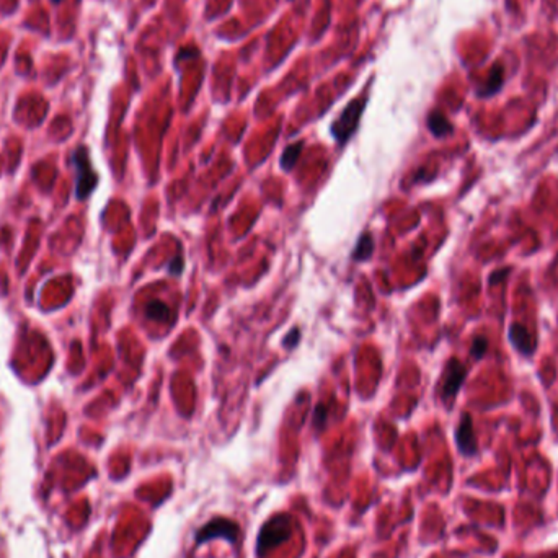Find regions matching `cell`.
Segmentation results:
<instances>
[{
	"mask_svg": "<svg viewBox=\"0 0 558 558\" xmlns=\"http://www.w3.org/2000/svg\"><path fill=\"white\" fill-rule=\"evenodd\" d=\"M74 163H76V168H77L76 194L79 199H86L88 194L93 191V188L98 182V177H97V173L93 172L90 158H88L86 147H79L77 151L74 152Z\"/></svg>",
	"mask_w": 558,
	"mask_h": 558,
	"instance_id": "cell-4",
	"label": "cell"
},
{
	"mask_svg": "<svg viewBox=\"0 0 558 558\" xmlns=\"http://www.w3.org/2000/svg\"><path fill=\"white\" fill-rule=\"evenodd\" d=\"M510 341L515 345V348L517 351H521L522 355L529 356L534 353V345H532L531 341V336H529V332L526 330L524 327L521 325H511L510 328Z\"/></svg>",
	"mask_w": 558,
	"mask_h": 558,
	"instance_id": "cell-7",
	"label": "cell"
},
{
	"mask_svg": "<svg viewBox=\"0 0 558 558\" xmlns=\"http://www.w3.org/2000/svg\"><path fill=\"white\" fill-rule=\"evenodd\" d=\"M488 350V340L485 336H477L475 340H473V345H472V356L477 358V360H480V358L485 356V353Z\"/></svg>",
	"mask_w": 558,
	"mask_h": 558,
	"instance_id": "cell-13",
	"label": "cell"
},
{
	"mask_svg": "<svg viewBox=\"0 0 558 558\" xmlns=\"http://www.w3.org/2000/svg\"><path fill=\"white\" fill-rule=\"evenodd\" d=\"M428 128H430V131L436 137H444L452 132V124L440 111H433L430 114V118H428Z\"/></svg>",
	"mask_w": 558,
	"mask_h": 558,
	"instance_id": "cell-8",
	"label": "cell"
},
{
	"mask_svg": "<svg viewBox=\"0 0 558 558\" xmlns=\"http://www.w3.org/2000/svg\"><path fill=\"white\" fill-rule=\"evenodd\" d=\"M456 442L459 451L464 456H475L477 454V437L475 431H473L472 416L468 413H464L461 418L459 426L456 430Z\"/></svg>",
	"mask_w": 558,
	"mask_h": 558,
	"instance_id": "cell-6",
	"label": "cell"
},
{
	"mask_svg": "<svg viewBox=\"0 0 558 558\" xmlns=\"http://www.w3.org/2000/svg\"><path fill=\"white\" fill-rule=\"evenodd\" d=\"M372 252H374L372 236L369 232H365L360 237V240H358V245L355 248V252H353V258L358 261H366L371 258Z\"/></svg>",
	"mask_w": 558,
	"mask_h": 558,
	"instance_id": "cell-9",
	"label": "cell"
},
{
	"mask_svg": "<svg viewBox=\"0 0 558 558\" xmlns=\"http://www.w3.org/2000/svg\"><path fill=\"white\" fill-rule=\"evenodd\" d=\"M59 2H62V0H53V4H59Z\"/></svg>",
	"mask_w": 558,
	"mask_h": 558,
	"instance_id": "cell-17",
	"label": "cell"
},
{
	"mask_svg": "<svg viewBox=\"0 0 558 558\" xmlns=\"http://www.w3.org/2000/svg\"><path fill=\"white\" fill-rule=\"evenodd\" d=\"M238 536H240V527L236 522L226 519V517H216V519L209 521L207 524H204L196 532V544L201 545L204 542L212 539H226L231 544H236Z\"/></svg>",
	"mask_w": 558,
	"mask_h": 558,
	"instance_id": "cell-3",
	"label": "cell"
},
{
	"mask_svg": "<svg viewBox=\"0 0 558 558\" xmlns=\"http://www.w3.org/2000/svg\"><path fill=\"white\" fill-rule=\"evenodd\" d=\"M325 421H327V410H325V407H323V405H318V407L315 408V416H313V423H315V426L323 428V425H325Z\"/></svg>",
	"mask_w": 558,
	"mask_h": 558,
	"instance_id": "cell-14",
	"label": "cell"
},
{
	"mask_svg": "<svg viewBox=\"0 0 558 558\" xmlns=\"http://www.w3.org/2000/svg\"><path fill=\"white\" fill-rule=\"evenodd\" d=\"M465 377H467L465 366L462 365L459 360H456L454 358V360L447 362L444 382H442V398H444V400L454 398L457 395V392L461 390Z\"/></svg>",
	"mask_w": 558,
	"mask_h": 558,
	"instance_id": "cell-5",
	"label": "cell"
},
{
	"mask_svg": "<svg viewBox=\"0 0 558 558\" xmlns=\"http://www.w3.org/2000/svg\"><path fill=\"white\" fill-rule=\"evenodd\" d=\"M365 107L366 98H356L343 109V113L338 116L336 121L332 124V134L336 139V142L345 144L353 136V132L358 129V124H360Z\"/></svg>",
	"mask_w": 558,
	"mask_h": 558,
	"instance_id": "cell-2",
	"label": "cell"
},
{
	"mask_svg": "<svg viewBox=\"0 0 558 558\" xmlns=\"http://www.w3.org/2000/svg\"><path fill=\"white\" fill-rule=\"evenodd\" d=\"M503 76H505V72H503V67L501 66H496L493 69L490 77H488V82L486 86L480 88V95L482 97H490V95L496 93L500 90L501 86H503Z\"/></svg>",
	"mask_w": 558,
	"mask_h": 558,
	"instance_id": "cell-11",
	"label": "cell"
},
{
	"mask_svg": "<svg viewBox=\"0 0 558 558\" xmlns=\"http://www.w3.org/2000/svg\"><path fill=\"white\" fill-rule=\"evenodd\" d=\"M146 315L147 318H151V320H157V322H165L170 318V308L165 302L162 301H152L147 304L146 307Z\"/></svg>",
	"mask_w": 558,
	"mask_h": 558,
	"instance_id": "cell-10",
	"label": "cell"
},
{
	"mask_svg": "<svg viewBox=\"0 0 558 558\" xmlns=\"http://www.w3.org/2000/svg\"><path fill=\"white\" fill-rule=\"evenodd\" d=\"M299 338H301V333H299L297 328H294V330L289 332V335L284 338V341H283L284 346H286V348L292 346L294 348L299 343Z\"/></svg>",
	"mask_w": 558,
	"mask_h": 558,
	"instance_id": "cell-15",
	"label": "cell"
},
{
	"mask_svg": "<svg viewBox=\"0 0 558 558\" xmlns=\"http://www.w3.org/2000/svg\"><path fill=\"white\" fill-rule=\"evenodd\" d=\"M292 526H294L292 517L287 515H279L271 517L270 521H266L265 526L261 527L260 536H258V542H257L258 557H263L270 550L275 549V547L281 545L286 540L291 539Z\"/></svg>",
	"mask_w": 558,
	"mask_h": 558,
	"instance_id": "cell-1",
	"label": "cell"
},
{
	"mask_svg": "<svg viewBox=\"0 0 558 558\" xmlns=\"http://www.w3.org/2000/svg\"><path fill=\"white\" fill-rule=\"evenodd\" d=\"M168 271H170L172 275H182V271H183V258L177 257L175 260H172L170 265H168Z\"/></svg>",
	"mask_w": 558,
	"mask_h": 558,
	"instance_id": "cell-16",
	"label": "cell"
},
{
	"mask_svg": "<svg viewBox=\"0 0 558 558\" xmlns=\"http://www.w3.org/2000/svg\"><path fill=\"white\" fill-rule=\"evenodd\" d=\"M302 146H304V144L299 141L296 144H292V146H287L286 149H284V152H283V156H281L283 170H286V172L292 170V167L296 165L299 156H301Z\"/></svg>",
	"mask_w": 558,
	"mask_h": 558,
	"instance_id": "cell-12",
	"label": "cell"
}]
</instances>
